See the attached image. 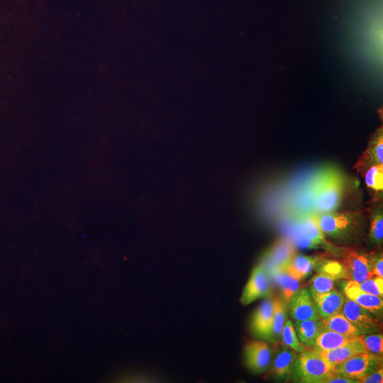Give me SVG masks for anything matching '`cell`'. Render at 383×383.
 Returning a JSON list of instances; mask_svg holds the SVG:
<instances>
[{
    "label": "cell",
    "instance_id": "cell-30",
    "mask_svg": "<svg viewBox=\"0 0 383 383\" xmlns=\"http://www.w3.org/2000/svg\"><path fill=\"white\" fill-rule=\"evenodd\" d=\"M382 380L383 370L382 367L358 379L360 383H382Z\"/></svg>",
    "mask_w": 383,
    "mask_h": 383
},
{
    "label": "cell",
    "instance_id": "cell-4",
    "mask_svg": "<svg viewBox=\"0 0 383 383\" xmlns=\"http://www.w3.org/2000/svg\"><path fill=\"white\" fill-rule=\"evenodd\" d=\"M382 356L369 353L357 354L335 366L334 373L359 379L382 367Z\"/></svg>",
    "mask_w": 383,
    "mask_h": 383
},
{
    "label": "cell",
    "instance_id": "cell-22",
    "mask_svg": "<svg viewBox=\"0 0 383 383\" xmlns=\"http://www.w3.org/2000/svg\"><path fill=\"white\" fill-rule=\"evenodd\" d=\"M270 276L281 288L283 299L288 304L293 294L299 289V280L289 274L286 270L273 272Z\"/></svg>",
    "mask_w": 383,
    "mask_h": 383
},
{
    "label": "cell",
    "instance_id": "cell-17",
    "mask_svg": "<svg viewBox=\"0 0 383 383\" xmlns=\"http://www.w3.org/2000/svg\"><path fill=\"white\" fill-rule=\"evenodd\" d=\"M325 260V257L322 255H295L285 270L296 279L301 280L311 274L313 270L318 267Z\"/></svg>",
    "mask_w": 383,
    "mask_h": 383
},
{
    "label": "cell",
    "instance_id": "cell-3",
    "mask_svg": "<svg viewBox=\"0 0 383 383\" xmlns=\"http://www.w3.org/2000/svg\"><path fill=\"white\" fill-rule=\"evenodd\" d=\"M292 242L295 246L302 248H316L319 245H328L314 214L299 216L292 230Z\"/></svg>",
    "mask_w": 383,
    "mask_h": 383
},
{
    "label": "cell",
    "instance_id": "cell-15",
    "mask_svg": "<svg viewBox=\"0 0 383 383\" xmlns=\"http://www.w3.org/2000/svg\"><path fill=\"white\" fill-rule=\"evenodd\" d=\"M310 294L321 317L325 318L341 312L345 298L338 291L333 289L324 293Z\"/></svg>",
    "mask_w": 383,
    "mask_h": 383
},
{
    "label": "cell",
    "instance_id": "cell-29",
    "mask_svg": "<svg viewBox=\"0 0 383 383\" xmlns=\"http://www.w3.org/2000/svg\"><path fill=\"white\" fill-rule=\"evenodd\" d=\"M360 289L370 294L382 297L383 294V279L378 276L368 278L359 283Z\"/></svg>",
    "mask_w": 383,
    "mask_h": 383
},
{
    "label": "cell",
    "instance_id": "cell-5",
    "mask_svg": "<svg viewBox=\"0 0 383 383\" xmlns=\"http://www.w3.org/2000/svg\"><path fill=\"white\" fill-rule=\"evenodd\" d=\"M319 228L323 234L331 237L346 235L357 226V212H329L316 215Z\"/></svg>",
    "mask_w": 383,
    "mask_h": 383
},
{
    "label": "cell",
    "instance_id": "cell-13",
    "mask_svg": "<svg viewBox=\"0 0 383 383\" xmlns=\"http://www.w3.org/2000/svg\"><path fill=\"white\" fill-rule=\"evenodd\" d=\"M383 162V131L378 128L370 136L368 145L357 162L358 172H365L373 165Z\"/></svg>",
    "mask_w": 383,
    "mask_h": 383
},
{
    "label": "cell",
    "instance_id": "cell-14",
    "mask_svg": "<svg viewBox=\"0 0 383 383\" xmlns=\"http://www.w3.org/2000/svg\"><path fill=\"white\" fill-rule=\"evenodd\" d=\"M343 291L348 299L354 301L373 314L382 312L383 306L382 297L362 291L358 282L350 280L345 284Z\"/></svg>",
    "mask_w": 383,
    "mask_h": 383
},
{
    "label": "cell",
    "instance_id": "cell-21",
    "mask_svg": "<svg viewBox=\"0 0 383 383\" xmlns=\"http://www.w3.org/2000/svg\"><path fill=\"white\" fill-rule=\"evenodd\" d=\"M296 357L297 353L294 350H282L274 360L272 370V375L278 379H284L291 375Z\"/></svg>",
    "mask_w": 383,
    "mask_h": 383
},
{
    "label": "cell",
    "instance_id": "cell-16",
    "mask_svg": "<svg viewBox=\"0 0 383 383\" xmlns=\"http://www.w3.org/2000/svg\"><path fill=\"white\" fill-rule=\"evenodd\" d=\"M313 350L334 367L353 355L367 353L357 335L355 336L353 340L334 349Z\"/></svg>",
    "mask_w": 383,
    "mask_h": 383
},
{
    "label": "cell",
    "instance_id": "cell-24",
    "mask_svg": "<svg viewBox=\"0 0 383 383\" xmlns=\"http://www.w3.org/2000/svg\"><path fill=\"white\" fill-rule=\"evenodd\" d=\"M318 270V273L309 282V293H324L335 289L333 282L336 279L323 270Z\"/></svg>",
    "mask_w": 383,
    "mask_h": 383
},
{
    "label": "cell",
    "instance_id": "cell-27",
    "mask_svg": "<svg viewBox=\"0 0 383 383\" xmlns=\"http://www.w3.org/2000/svg\"><path fill=\"white\" fill-rule=\"evenodd\" d=\"M357 338L366 349L367 353L382 356L383 352V337L380 333L362 334Z\"/></svg>",
    "mask_w": 383,
    "mask_h": 383
},
{
    "label": "cell",
    "instance_id": "cell-10",
    "mask_svg": "<svg viewBox=\"0 0 383 383\" xmlns=\"http://www.w3.org/2000/svg\"><path fill=\"white\" fill-rule=\"evenodd\" d=\"M274 316V300L263 301L254 311L250 320V330L260 339L272 338V323Z\"/></svg>",
    "mask_w": 383,
    "mask_h": 383
},
{
    "label": "cell",
    "instance_id": "cell-26",
    "mask_svg": "<svg viewBox=\"0 0 383 383\" xmlns=\"http://www.w3.org/2000/svg\"><path fill=\"white\" fill-rule=\"evenodd\" d=\"M281 337L284 344L296 352L301 353L305 350V347L299 341L294 326L291 321L284 323Z\"/></svg>",
    "mask_w": 383,
    "mask_h": 383
},
{
    "label": "cell",
    "instance_id": "cell-31",
    "mask_svg": "<svg viewBox=\"0 0 383 383\" xmlns=\"http://www.w3.org/2000/svg\"><path fill=\"white\" fill-rule=\"evenodd\" d=\"M359 382L357 379H353L343 376L336 374L333 372L332 375L326 379L323 383H353Z\"/></svg>",
    "mask_w": 383,
    "mask_h": 383
},
{
    "label": "cell",
    "instance_id": "cell-1",
    "mask_svg": "<svg viewBox=\"0 0 383 383\" xmlns=\"http://www.w3.org/2000/svg\"><path fill=\"white\" fill-rule=\"evenodd\" d=\"M345 187V180L340 172L328 168L318 172L309 183L312 214L333 212L340 206Z\"/></svg>",
    "mask_w": 383,
    "mask_h": 383
},
{
    "label": "cell",
    "instance_id": "cell-19",
    "mask_svg": "<svg viewBox=\"0 0 383 383\" xmlns=\"http://www.w3.org/2000/svg\"><path fill=\"white\" fill-rule=\"evenodd\" d=\"M321 320L323 330L332 331L348 335L362 334L341 312L332 314Z\"/></svg>",
    "mask_w": 383,
    "mask_h": 383
},
{
    "label": "cell",
    "instance_id": "cell-25",
    "mask_svg": "<svg viewBox=\"0 0 383 383\" xmlns=\"http://www.w3.org/2000/svg\"><path fill=\"white\" fill-rule=\"evenodd\" d=\"M365 181L370 189L376 192L383 189V165H376L368 168L365 173Z\"/></svg>",
    "mask_w": 383,
    "mask_h": 383
},
{
    "label": "cell",
    "instance_id": "cell-9",
    "mask_svg": "<svg viewBox=\"0 0 383 383\" xmlns=\"http://www.w3.org/2000/svg\"><path fill=\"white\" fill-rule=\"evenodd\" d=\"M341 313L362 334H370L379 331V326L373 313L349 299H345Z\"/></svg>",
    "mask_w": 383,
    "mask_h": 383
},
{
    "label": "cell",
    "instance_id": "cell-2",
    "mask_svg": "<svg viewBox=\"0 0 383 383\" xmlns=\"http://www.w3.org/2000/svg\"><path fill=\"white\" fill-rule=\"evenodd\" d=\"M335 367L313 349H305L297 355L292 375L294 380L306 383H323L332 375Z\"/></svg>",
    "mask_w": 383,
    "mask_h": 383
},
{
    "label": "cell",
    "instance_id": "cell-6",
    "mask_svg": "<svg viewBox=\"0 0 383 383\" xmlns=\"http://www.w3.org/2000/svg\"><path fill=\"white\" fill-rule=\"evenodd\" d=\"M296 246L291 240L282 238L275 242L263 255L261 265L269 274L285 270L287 266L296 255Z\"/></svg>",
    "mask_w": 383,
    "mask_h": 383
},
{
    "label": "cell",
    "instance_id": "cell-12",
    "mask_svg": "<svg viewBox=\"0 0 383 383\" xmlns=\"http://www.w3.org/2000/svg\"><path fill=\"white\" fill-rule=\"evenodd\" d=\"M288 304L290 314L296 321L321 318L313 299L306 288L299 289L294 293Z\"/></svg>",
    "mask_w": 383,
    "mask_h": 383
},
{
    "label": "cell",
    "instance_id": "cell-8",
    "mask_svg": "<svg viewBox=\"0 0 383 383\" xmlns=\"http://www.w3.org/2000/svg\"><path fill=\"white\" fill-rule=\"evenodd\" d=\"M345 271V279L358 283L370 278L372 272L373 257L355 250H346L341 261Z\"/></svg>",
    "mask_w": 383,
    "mask_h": 383
},
{
    "label": "cell",
    "instance_id": "cell-23",
    "mask_svg": "<svg viewBox=\"0 0 383 383\" xmlns=\"http://www.w3.org/2000/svg\"><path fill=\"white\" fill-rule=\"evenodd\" d=\"M274 316L272 323V338L279 340L287 316L286 302L283 299L276 297L274 299Z\"/></svg>",
    "mask_w": 383,
    "mask_h": 383
},
{
    "label": "cell",
    "instance_id": "cell-18",
    "mask_svg": "<svg viewBox=\"0 0 383 383\" xmlns=\"http://www.w3.org/2000/svg\"><path fill=\"white\" fill-rule=\"evenodd\" d=\"M295 330L301 344L307 348H312L315 340L323 330L321 318L316 320L296 321Z\"/></svg>",
    "mask_w": 383,
    "mask_h": 383
},
{
    "label": "cell",
    "instance_id": "cell-28",
    "mask_svg": "<svg viewBox=\"0 0 383 383\" xmlns=\"http://www.w3.org/2000/svg\"><path fill=\"white\" fill-rule=\"evenodd\" d=\"M370 237L374 242L380 243L383 239V216L382 206L374 208L370 221Z\"/></svg>",
    "mask_w": 383,
    "mask_h": 383
},
{
    "label": "cell",
    "instance_id": "cell-7",
    "mask_svg": "<svg viewBox=\"0 0 383 383\" xmlns=\"http://www.w3.org/2000/svg\"><path fill=\"white\" fill-rule=\"evenodd\" d=\"M272 291L271 277L259 264L252 271L240 301L243 306H246L258 299L270 296Z\"/></svg>",
    "mask_w": 383,
    "mask_h": 383
},
{
    "label": "cell",
    "instance_id": "cell-32",
    "mask_svg": "<svg viewBox=\"0 0 383 383\" xmlns=\"http://www.w3.org/2000/svg\"><path fill=\"white\" fill-rule=\"evenodd\" d=\"M372 272L375 276L383 277V260L382 255L376 258L373 257Z\"/></svg>",
    "mask_w": 383,
    "mask_h": 383
},
{
    "label": "cell",
    "instance_id": "cell-20",
    "mask_svg": "<svg viewBox=\"0 0 383 383\" xmlns=\"http://www.w3.org/2000/svg\"><path fill=\"white\" fill-rule=\"evenodd\" d=\"M355 336L344 335L328 330H322L315 340L313 349H334L353 340Z\"/></svg>",
    "mask_w": 383,
    "mask_h": 383
},
{
    "label": "cell",
    "instance_id": "cell-11",
    "mask_svg": "<svg viewBox=\"0 0 383 383\" xmlns=\"http://www.w3.org/2000/svg\"><path fill=\"white\" fill-rule=\"evenodd\" d=\"M271 360V350L263 341L248 343L244 348V361L253 373L260 374L268 367Z\"/></svg>",
    "mask_w": 383,
    "mask_h": 383
}]
</instances>
